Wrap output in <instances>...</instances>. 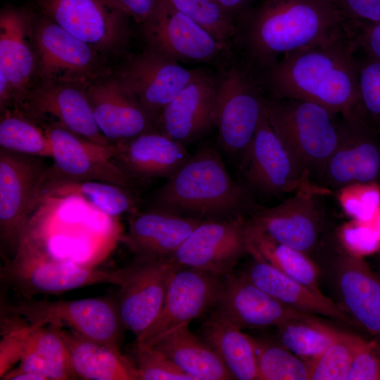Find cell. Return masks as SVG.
Instances as JSON below:
<instances>
[{
  "label": "cell",
  "instance_id": "cell-6",
  "mask_svg": "<svg viewBox=\"0 0 380 380\" xmlns=\"http://www.w3.org/2000/svg\"><path fill=\"white\" fill-rule=\"evenodd\" d=\"M1 310L33 326L68 327L87 338L118 348L124 328L116 301L106 298L48 300L21 296L13 303L1 301Z\"/></svg>",
  "mask_w": 380,
  "mask_h": 380
},
{
  "label": "cell",
  "instance_id": "cell-48",
  "mask_svg": "<svg viewBox=\"0 0 380 380\" xmlns=\"http://www.w3.org/2000/svg\"><path fill=\"white\" fill-rule=\"evenodd\" d=\"M346 234H349V242L355 243V248L360 251L371 252L378 247L379 234L369 228H351Z\"/></svg>",
  "mask_w": 380,
  "mask_h": 380
},
{
  "label": "cell",
  "instance_id": "cell-10",
  "mask_svg": "<svg viewBox=\"0 0 380 380\" xmlns=\"http://www.w3.org/2000/svg\"><path fill=\"white\" fill-rule=\"evenodd\" d=\"M178 266L172 258L134 259L117 270L116 301L124 328L139 340L153 325L163 310L169 284Z\"/></svg>",
  "mask_w": 380,
  "mask_h": 380
},
{
  "label": "cell",
  "instance_id": "cell-50",
  "mask_svg": "<svg viewBox=\"0 0 380 380\" xmlns=\"http://www.w3.org/2000/svg\"><path fill=\"white\" fill-rule=\"evenodd\" d=\"M0 379L3 380H46L39 374L25 370L20 367L13 368Z\"/></svg>",
  "mask_w": 380,
  "mask_h": 380
},
{
  "label": "cell",
  "instance_id": "cell-45",
  "mask_svg": "<svg viewBox=\"0 0 380 380\" xmlns=\"http://www.w3.org/2000/svg\"><path fill=\"white\" fill-rule=\"evenodd\" d=\"M356 53L380 61V22H348Z\"/></svg>",
  "mask_w": 380,
  "mask_h": 380
},
{
  "label": "cell",
  "instance_id": "cell-31",
  "mask_svg": "<svg viewBox=\"0 0 380 380\" xmlns=\"http://www.w3.org/2000/svg\"><path fill=\"white\" fill-rule=\"evenodd\" d=\"M83 199L102 213L118 216L137 209L138 199L132 190L99 181H76L58 177L49 170V166L40 187L43 197Z\"/></svg>",
  "mask_w": 380,
  "mask_h": 380
},
{
  "label": "cell",
  "instance_id": "cell-43",
  "mask_svg": "<svg viewBox=\"0 0 380 380\" xmlns=\"http://www.w3.org/2000/svg\"><path fill=\"white\" fill-rule=\"evenodd\" d=\"M377 183L354 184L341 189L340 200L348 214L368 221L380 210V188Z\"/></svg>",
  "mask_w": 380,
  "mask_h": 380
},
{
  "label": "cell",
  "instance_id": "cell-46",
  "mask_svg": "<svg viewBox=\"0 0 380 380\" xmlns=\"http://www.w3.org/2000/svg\"><path fill=\"white\" fill-rule=\"evenodd\" d=\"M346 22H380V0H329Z\"/></svg>",
  "mask_w": 380,
  "mask_h": 380
},
{
  "label": "cell",
  "instance_id": "cell-12",
  "mask_svg": "<svg viewBox=\"0 0 380 380\" xmlns=\"http://www.w3.org/2000/svg\"><path fill=\"white\" fill-rule=\"evenodd\" d=\"M43 15L104 55L120 50L129 30L125 15L108 0H37Z\"/></svg>",
  "mask_w": 380,
  "mask_h": 380
},
{
  "label": "cell",
  "instance_id": "cell-1",
  "mask_svg": "<svg viewBox=\"0 0 380 380\" xmlns=\"http://www.w3.org/2000/svg\"><path fill=\"white\" fill-rule=\"evenodd\" d=\"M254 77L265 96L309 101L336 115L362 118L356 51L349 33L288 53Z\"/></svg>",
  "mask_w": 380,
  "mask_h": 380
},
{
  "label": "cell",
  "instance_id": "cell-23",
  "mask_svg": "<svg viewBox=\"0 0 380 380\" xmlns=\"http://www.w3.org/2000/svg\"><path fill=\"white\" fill-rule=\"evenodd\" d=\"M217 77L207 73L185 87L163 109L158 129L186 146L217 126Z\"/></svg>",
  "mask_w": 380,
  "mask_h": 380
},
{
  "label": "cell",
  "instance_id": "cell-41",
  "mask_svg": "<svg viewBox=\"0 0 380 380\" xmlns=\"http://www.w3.org/2000/svg\"><path fill=\"white\" fill-rule=\"evenodd\" d=\"M132 355L138 380H195L151 346L135 341Z\"/></svg>",
  "mask_w": 380,
  "mask_h": 380
},
{
  "label": "cell",
  "instance_id": "cell-18",
  "mask_svg": "<svg viewBox=\"0 0 380 380\" xmlns=\"http://www.w3.org/2000/svg\"><path fill=\"white\" fill-rule=\"evenodd\" d=\"M51 143L53 165L49 170L62 178L99 181L134 191L139 184L112 159L108 148L81 137L57 123L41 125Z\"/></svg>",
  "mask_w": 380,
  "mask_h": 380
},
{
  "label": "cell",
  "instance_id": "cell-20",
  "mask_svg": "<svg viewBox=\"0 0 380 380\" xmlns=\"http://www.w3.org/2000/svg\"><path fill=\"white\" fill-rule=\"evenodd\" d=\"M223 279V277L208 272L178 266L170 279L160 316L136 342L149 345L214 307Z\"/></svg>",
  "mask_w": 380,
  "mask_h": 380
},
{
  "label": "cell",
  "instance_id": "cell-11",
  "mask_svg": "<svg viewBox=\"0 0 380 380\" xmlns=\"http://www.w3.org/2000/svg\"><path fill=\"white\" fill-rule=\"evenodd\" d=\"M208 72L188 69L148 47L115 75L124 89L158 123L163 109L189 84Z\"/></svg>",
  "mask_w": 380,
  "mask_h": 380
},
{
  "label": "cell",
  "instance_id": "cell-3",
  "mask_svg": "<svg viewBox=\"0 0 380 380\" xmlns=\"http://www.w3.org/2000/svg\"><path fill=\"white\" fill-rule=\"evenodd\" d=\"M261 206L213 148L198 150L153 193L150 208L200 220L250 217Z\"/></svg>",
  "mask_w": 380,
  "mask_h": 380
},
{
  "label": "cell",
  "instance_id": "cell-27",
  "mask_svg": "<svg viewBox=\"0 0 380 380\" xmlns=\"http://www.w3.org/2000/svg\"><path fill=\"white\" fill-rule=\"evenodd\" d=\"M336 269V289L344 311L380 343V278L355 254H341Z\"/></svg>",
  "mask_w": 380,
  "mask_h": 380
},
{
  "label": "cell",
  "instance_id": "cell-16",
  "mask_svg": "<svg viewBox=\"0 0 380 380\" xmlns=\"http://www.w3.org/2000/svg\"><path fill=\"white\" fill-rule=\"evenodd\" d=\"M338 144L318 185L329 189L380 180V133L362 118H337ZM330 190V189H329Z\"/></svg>",
  "mask_w": 380,
  "mask_h": 380
},
{
  "label": "cell",
  "instance_id": "cell-13",
  "mask_svg": "<svg viewBox=\"0 0 380 380\" xmlns=\"http://www.w3.org/2000/svg\"><path fill=\"white\" fill-rule=\"evenodd\" d=\"M241 170L252 193L279 196L319 186L302 171L284 147L270 123L264 105Z\"/></svg>",
  "mask_w": 380,
  "mask_h": 380
},
{
  "label": "cell",
  "instance_id": "cell-34",
  "mask_svg": "<svg viewBox=\"0 0 380 380\" xmlns=\"http://www.w3.org/2000/svg\"><path fill=\"white\" fill-rule=\"evenodd\" d=\"M1 148L42 158H52L50 139L42 125L14 109L1 113Z\"/></svg>",
  "mask_w": 380,
  "mask_h": 380
},
{
  "label": "cell",
  "instance_id": "cell-44",
  "mask_svg": "<svg viewBox=\"0 0 380 380\" xmlns=\"http://www.w3.org/2000/svg\"><path fill=\"white\" fill-rule=\"evenodd\" d=\"M346 380H380V343L366 341L353 362Z\"/></svg>",
  "mask_w": 380,
  "mask_h": 380
},
{
  "label": "cell",
  "instance_id": "cell-25",
  "mask_svg": "<svg viewBox=\"0 0 380 380\" xmlns=\"http://www.w3.org/2000/svg\"><path fill=\"white\" fill-rule=\"evenodd\" d=\"M32 15L25 10L4 8L0 13V72L9 80L15 110L34 87L36 57L32 40Z\"/></svg>",
  "mask_w": 380,
  "mask_h": 380
},
{
  "label": "cell",
  "instance_id": "cell-35",
  "mask_svg": "<svg viewBox=\"0 0 380 380\" xmlns=\"http://www.w3.org/2000/svg\"><path fill=\"white\" fill-rule=\"evenodd\" d=\"M277 329L280 345L310 362L320 356L340 332L314 317L291 320Z\"/></svg>",
  "mask_w": 380,
  "mask_h": 380
},
{
  "label": "cell",
  "instance_id": "cell-49",
  "mask_svg": "<svg viewBox=\"0 0 380 380\" xmlns=\"http://www.w3.org/2000/svg\"><path fill=\"white\" fill-rule=\"evenodd\" d=\"M220 5L234 18H237L250 8L257 0H217Z\"/></svg>",
  "mask_w": 380,
  "mask_h": 380
},
{
  "label": "cell",
  "instance_id": "cell-26",
  "mask_svg": "<svg viewBox=\"0 0 380 380\" xmlns=\"http://www.w3.org/2000/svg\"><path fill=\"white\" fill-rule=\"evenodd\" d=\"M190 156L184 145L155 130L114 144L112 159L139 183L168 178Z\"/></svg>",
  "mask_w": 380,
  "mask_h": 380
},
{
  "label": "cell",
  "instance_id": "cell-7",
  "mask_svg": "<svg viewBox=\"0 0 380 380\" xmlns=\"http://www.w3.org/2000/svg\"><path fill=\"white\" fill-rule=\"evenodd\" d=\"M32 40L40 84L87 85L111 74L104 55L43 14L33 17Z\"/></svg>",
  "mask_w": 380,
  "mask_h": 380
},
{
  "label": "cell",
  "instance_id": "cell-28",
  "mask_svg": "<svg viewBox=\"0 0 380 380\" xmlns=\"http://www.w3.org/2000/svg\"><path fill=\"white\" fill-rule=\"evenodd\" d=\"M244 274L262 291L293 309L355 325L341 307L321 291L288 277L263 260L254 258Z\"/></svg>",
  "mask_w": 380,
  "mask_h": 380
},
{
  "label": "cell",
  "instance_id": "cell-21",
  "mask_svg": "<svg viewBox=\"0 0 380 380\" xmlns=\"http://www.w3.org/2000/svg\"><path fill=\"white\" fill-rule=\"evenodd\" d=\"M214 307L215 312L241 329L278 327L291 320L313 317L281 303L245 274L227 275Z\"/></svg>",
  "mask_w": 380,
  "mask_h": 380
},
{
  "label": "cell",
  "instance_id": "cell-17",
  "mask_svg": "<svg viewBox=\"0 0 380 380\" xmlns=\"http://www.w3.org/2000/svg\"><path fill=\"white\" fill-rule=\"evenodd\" d=\"M329 193L322 186L293 194L272 208L260 207L249 217L253 229L272 240L308 253L318 245L324 220L319 196Z\"/></svg>",
  "mask_w": 380,
  "mask_h": 380
},
{
  "label": "cell",
  "instance_id": "cell-47",
  "mask_svg": "<svg viewBox=\"0 0 380 380\" xmlns=\"http://www.w3.org/2000/svg\"><path fill=\"white\" fill-rule=\"evenodd\" d=\"M116 9L135 22L144 23L153 12L159 0H108Z\"/></svg>",
  "mask_w": 380,
  "mask_h": 380
},
{
  "label": "cell",
  "instance_id": "cell-22",
  "mask_svg": "<svg viewBox=\"0 0 380 380\" xmlns=\"http://www.w3.org/2000/svg\"><path fill=\"white\" fill-rule=\"evenodd\" d=\"M96 123L113 144L158 130L157 121L133 99L112 74L86 86Z\"/></svg>",
  "mask_w": 380,
  "mask_h": 380
},
{
  "label": "cell",
  "instance_id": "cell-4",
  "mask_svg": "<svg viewBox=\"0 0 380 380\" xmlns=\"http://www.w3.org/2000/svg\"><path fill=\"white\" fill-rule=\"evenodd\" d=\"M264 111L289 154L317 184L338 144V115L315 103L265 95Z\"/></svg>",
  "mask_w": 380,
  "mask_h": 380
},
{
  "label": "cell",
  "instance_id": "cell-32",
  "mask_svg": "<svg viewBox=\"0 0 380 380\" xmlns=\"http://www.w3.org/2000/svg\"><path fill=\"white\" fill-rule=\"evenodd\" d=\"M202 338L220 357L233 379L258 380L254 338L214 312L203 324Z\"/></svg>",
  "mask_w": 380,
  "mask_h": 380
},
{
  "label": "cell",
  "instance_id": "cell-9",
  "mask_svg": "<svg viewBox=\"0 0 380 380\" xmlns=\"http://www.w3.org/2000/svg\"><path fill=\"white\" fill-rule=\"evenodd\" d=\"M265 95L241 63L217 77L219 143L243 167L263 110Z\"/></svg>",
  "mask_w": 380,
  "mask_h": 380
},
{
  "label": "cell",
  "instance_id": "cell-19",
  "mask_svg": "<svg viewBox=\"0 0 380 380\" xmlns=\"http://www.w3.org/2000/svg\"><path fill=\"white\" fill-rule=\"evenodd\" d=\"M86 86L70 82L39 84L15 110L40 125L57 123L92 142L113 148L114 144L96 123Z\"/></svg>",
  "mask_w": 380,
  "mask_h": 380
},
{
  "label": "cell",
  "instance_id": "cell-40",
  "mask_svg": "<svg viewBox=\"0 0 380 380\" xmlns=\"http://www.w3.org/2000/svg\"><path fill=\"white\" fill-rule=\"evenodd\" d=\"M361 116L380 133V61L356 56Z\"/></svg>",
  "mask_w": 380,
  "mask_h": 380
},
{
  "label": "cell",
  "instance_id": "cell-5",
  "mask_svg": "<svg viewBox=\"0 0 380 380\" xmlns=\"http://www.w3.org/2000/svg\"><path fill=\"white\" fill-rule=\"evenodd\" d=\"M1 281L21 296L56 295L89 286L117 285L116 270L95 268L56 258L28 226L15 254L0 269Z\"/></svg>",
  "mask_w": 380,
  "mask_h": 380
},
{
  "label": "cell",
  "instance_id": "cell-36",
  "mask_svg": "<svg viewBox=\"0 0 380 380\" xmlns=\"http://www.w3.org/2000/svg\"><path fill=\"white\" fill-rule=\"evenodd\" d=\"M258 380H310L311 363L281 345L254 338Z\"/></svg>",
  "mask_w": 380,
  "mask_h": 380
},
{
  "label": "cell",
  "instance_id": "cell-8",
  "mask_svg": "<svg viewBox=\"0 0 380 380\" xmlns=\"http://www.w3.org/2000/svg\"><path fill=\"white\" fill-rule=\"evenodd\" d=\"M43 158L0 148V242L5 260L15 254L29 217L41 201L49 168Z\"/></svg>",
  "mask_w": 380,
  "mask_h": 380
},
{
  "label": "cell",
  "instance_id": "cell-33",
  "mask_svg": "<svg viewBox=\"0 0 380 380\" xmlns=\"http://www.w3.org/2000/svg\"><path fill=\"white\" fill-rule=\"evenodd\" d=\"M248 253L310 289L318 287V270L309 255L277 242L253 229L249 222Z\"/></svg>",
  "mask_w": 380,
  "mask_h": 380
},
{
  "label": "cell",
  "instance_id": "cell-38",
  "mask_svg": "<svg viewBox=\"0 0 380 380\" xmlns=\"http://www.w3.org/2000/svg\"><path fill=\"white\" fill-rule=\"evenodd\" d=\"M366 341L340 331L329 348L310 362V380H346L355 355Z\"/></svg>",
  "mask_w": 380,
  "mask_h": 380
},
{
  "label": "cell",
  "instance_id": "cell-30",
  "mask_svg": "<svg viewBox=\"0 0 380 380\" xmlns=\"http://www.w3.org/2000/svg\"><path fill=\"white\" fill-rule=\"evenodd\" d=\"M189 326L181 325L149 346L162 352L195 380L233 379L214 349L202 337L194 334Z\"/></svg>",
  "mask_w": 380,
  "mask_h": 380
},
{
  "label": "cell",
  "instance_id": "cell-29",
  "mask_svg": "<svg viewBox=\"0 0 380 380\" xmlns=\"http://www.w3.org/2000/svg\"><path fill=\"white\" fill-rule=\"evenodd\" d=\"M61 334L74 379L138 380L132 360L118 348L91 341L70 329L61 327Z\"/></svg>",
  "mask_w": 380,
  "mask_h": 380
},
{
  "label": "cell",
  "instance_id": "cell-2",
  "mask_svg": "<svg viewBox=\"0 0 380 380\" xmlns=\"http://www.w3.org/2000/svg\"><path fill=\"white\" fill-rule=\"evenodd\" d=\"M234 44L253 75L285 54L348 34L329 0H257L236 21Z\"/></svg>",
  "mask_w": 380,
  "mask_h": 380
},
{
  "label": "cell",
  "instance_id": "cell-37",
  "mask_svg": "<svg viewBox=\"0 0 380 380\" xmlns=\"http://www.w3.org/2000/svg\"><path fill=\"white\" fill-rule=\"evenodd\" d=\"M170 1L178 11L197 23L220 44L231 49L236 36V23L217 0Z\"/></svg>",
  "mask_w": 380,
  "mask_h": 380
},
{
  "label": "cell",
  "instance_id": "cell-15",
  "mask_svg": "<svg viewBox=\"0 0 380 380\" xmlns=\"http://www.w3.org/2000/svg\"><path fill=\"white\" fill-rule=\"evenodd\" d=\"M143 34L149 48L178 63H213L229 51L170 0H159Z\"/></svg>",
  "mask_w": 380,
  "mask_h": 380
},
{
  "label": "cell",
  "instance_id": "cell-14",
  "mask_svg": "<svg viewBox=\"0 0 380 380\" xmlns=\"http://www.w3.org/2000/svg\"><path fill=\"white\" fill-rule=\"evenodd\" d=\"M249 249V217L205 220L171 258L177 266L227 276Z\"/></svg>",
  "mask_w": 380,
  "mask_h": 380
},
{
  "label": "cell",
  "instance_id": "cell-39",
  "mask_svg": "<svg viewBox=\"0 0 380 380\" xmlns=\"http://www.w3.org/2000/svg\"><path fill=\"white\" fill-rule=\"evenodd\" d=\"M61 327L53 324H30L28 333V341L48 367L50 380L74 379L61 334Z\"/></svg>",
  "mask_w": 380,
  "mask_h": 380
},
{
  "label": "cell",
  "instance_id": "cell-24",
  "mask_svg": "<svg viewBox=\"0 0 380 380\" xmlns=\"http://www.w3.org/2000/svg\"><path fill=\"white\" fill-rule=\"evenodd\" d=\"M205 220L150 208L129 213L122 241L139 258H171L193 230Z\"/></svg>",
  "mask_w": 380,
  "mask_h": 380
},
{
  "label": "cell",
  "instance_id": "cell-51",
  "mask_svg": "<svg viewBox=\"0 0 380 380\" xmlns=\"http://www.w3.org/2000/svg\"><path fill=\"white\" fill-rule=\"evenodd\" d=\"M377 275H378L379 277L380 278V262H379V272H378V273H377Z\"/></svg>",
  "mask_w": 380,
  "mask_h": 380
},
{
  "label": "cell",
  "instance_id": "cell-42",
  "mask_svg": "<svg viewBox=\"0 0 380 380\" xmlns=\"http://www.w3.org/2000/svg\"><path fill=\"white\" fill-rule=\"evenodd\" d=\"M0 379L20 360L30 324L20 315L1 310Z\"/></svg>",
  "mask_w": 380,
  "mask_h": 380
}]
</instances>
